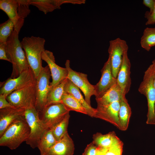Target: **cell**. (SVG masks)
Wrapping results in <instances>:
<instances>
[{"instance_id":"6da1fadb","label":"cell","mask_w":155,"mask_h":155,"mask_svg":"<svg viewBox=\"0 0 155 155\" xmlns=\"http://www.w3.org/2000/svg\"><path fill=\"white\" fill-rule=\"evenodd\" d=\"M19 33L14 30L8 38L6 48L8 57L12 64V71L10 77H17L30 67L26 54L19 39Z\"/></svg>"},{"instance_id":"7a4b0ae2","label":"cell","mask_w":155,"mask_h":155,"mask_svg":"<svg viewBox=\"0 0 155 155\" xmlns=\"http://www.w3.org/2000/svg\"><path fill=\"white\" fill-rule=\"evenodd\" d=\"M30 133V129L24 115L13 122L0 137V146L11 150L16 149L26 141Z\"/></svg>"},{"instance_id":"3957f363","label":"cell","mask_w":155,"mask_h":155,"mask_svg":"<svg viewBox=\"0 0 155 155\" xmlns=\"http://www.w3.org/2000/svg\"><path fill=\"white\" fill-rule=\"evenodd\" d=\"M45 40L39 37L32 36L24 38L21 42L30 67L36 78L41 71L42 55L45 50Z\"/></svg>"},{"instance_id":"277c9868","label":"cell","mask_w":155,"mask_h":155,"mask_svg":"<svg viewBox=\"0 0 155 155\" xmlns=\"http://www.w3.org/2000/svg\"><path fill=\"white\" fill-rule=\"evenodd\" d=\"M155 64L152 61L145 71L143 80L139 87L138 91L146 98L148 106L146 123L155 124V88L154 84Z\"/></svg>"},{"instance_id":"5b68a950","label":"cell","mask_w":155,"mask_h":155,"mask_svg":"<svg viewBox=\"0 0 155 155\" xmlns=\"http://www.w3.org/2000/svg\"><path fill=\"white\" fill-rule=\"evenodd\" d=\"M35 85L36 83L15 91L6 97V99L15 108L26 110L35 107Z\"/></svg>"},{"instance_id":"8992f818","label":"cell","mask_w":155,"mask_h":155,"mask_svg":"<svg viewBox=\"0 0 155 155\" xmlns=\"http://www.w3.org/2000/svg\"><path fill=\"white\" fill-rule=\"evenodd\" d=\"M25 117L30 129V133L26 143L32 148H37L38 143L46 130L35 107L25 110Z\"/></svg>"},{"instance_id":"52a82bcc","label":"cell","mask_w":155,"mask_h":155,"mask_svg":"<svg viewBox=\"0 0 155 155\" xmlns=\"http://www.w3.org/2000/svg\"><path fill=\"white\" fill-rule=\"evenodd\" d=\"M51 76V71L47 65L43 67L36 78L35 108L38 112L46 105L48 94L50 88V80Z\"/></svg>"},{"instance_id":"ba28073f","label":"cell","mask_w":155,"mask_h":155,"mask_svg":"<svg viewBox=\"0 0 155 155\" xmlns=\"http://www.w3.org/2000/svg\"><path fill=\"white\" fill-rule=\"evenodd\" d=\"M69 111L62 103H59L46 105L38 113L44 126L47 129H51L62 120Z\"/></svg>"},{"instance_id":"9c48e42d","label":"cell","mask_w":155,"mask_h":155,"mask_svg":"<svg viewBox=\"0 0 155 155\" xmlns=\"http://www.w3.org/2000/svg\"><path fill=\"white\" fill-rule=\"evenodd\" d=\"M36 80L34 73L30 67L17 77H10L4 82L1 87L0 94H4L6 97L15 91L35 83Z\"/></svg>"},{"instance_id":"30bf717a","label":"cell","mask_w":155,"mask_h":155,"mask_svg":"<svg viewBox=\"0 0 155 155\" xmlns=\"http://www.w3.org/2000/svg\"><path fill=\"white\" fill-rule=\"evenodd\" d=\"M70 63L69 60H67L65 64L68 72L67 78L80 89L84 95L86 101L91 106L90 98L92 96L96 95L94 85L90 83L87 74L73 70L70 67Z\"/></svg>"},{"instance_id":"8fae6325","label":"cell","mask_w":155,"mask_h":155,"mask_svg":"<svg viewBox=\"0 0 155 155\" xmlns=\"http://www.w3.org/2000/svg\"><path fill=\"white\" fill-rule=\"evenodd\" d=\"M128 48L126 41L120 38L109 41L108 57L111 60L112 74L116 78L122 64L123 55L127 52Z\"/></svg>"},{"instance_id":"7c38bea8","label":"cell","mask_w":155,"mask_h":155,"mask_svg":"<svg viewBox=\"0 0 155 155\" xmlns=\"http://www.w3.org/2000/svg\"><path fill=\"white\" fill-rule=\"evenodd\" d=\"M42 58L46 63L51 71L52 80L50 82V88L55 86L67 78L68 72L67 68L61 67L55 63V57L52 52L45 50L42 54Z\"/></svg>"},{"instance_id":"4fadbf2b","label":"cell","mask_w":155,"mask_h":155,"mask_svg":"<svg viewBox=\"0 0 155 155\" xmlns=\"http://www.w3.org/2000/svg\"><path fill=\"white\" fill-rule=\"evenodd\" d=\"M101 76L99 81L94 85L95 98L101 96L117 83V78L112 74L111 60L108 57L101 70Z\"/></svg>"},{"instance_id":"5bb4252c","label":"cell","mask_w":155,"mask_h":155,"mask_svg":"<svg viewBox=\"0 0 155 155\" xmlns=\"http://www.w3.org/2000/svg\"><path fill=\"white\" fill-rule=\"evenodd\" d=\"M120 106V101H116L107 105L97 106L94 117L104 120L119 129V112Z\"/></svg>"},{"instance_id":"9a60e30c","label":"cell","mask_w":155,"mask_h":155,"mask_svg":"<svg viewBox=\"0 0 155 155\" xmlns=\"http://www.w3.org/2000/svg\"><path fill=\"white\" fill-rule=\"evenodd\" d=\"M131 63L127 52H126L123 55L122 64L117 78V83L125 96L129 92L131 86Z\"/></svg>"},{"instance_id":"2e32d148","label":"cell","mask_w":155,"mask_h":155,"mask_svg":"<svg viewBox=\"0 0 155 155\" xmlns=\"http://www.w3.org/2000/svg\"><path fill=\"white\" fill-rule=\"evenodd\" d=\"M86 1L85 0H29L30 5L36 7L45 14L60 9L61 6L64 3L81 4L84 3Z\"/></svg>"},{"instance_id":"e0dca14e","label":"cell","mask_w":155,"mask_h":155,"mask_svg":"<svg viewBox=\"0 0 155 155\" xmlns=\"http://www.w3.org/2000/svg\"><path fill=\"white\" fill-rule=\"evenodd\" d=\"M23 109L7 108L0 109V137L15 121L24 116Z\"/></svg>"},{"instance_id":"ac0fdd59","label":"cell","mask_w":155,"mask_h":155,"mask_svg":"<svg viewBox=\"0 0 155 155\" xmlns=\"http://www.w3.org/2000/svg\"><path fill=\"white\" fill-rule=\"evenodd\" d=\"M74 150L73 142L67 132L44 155H73Z\"/></svg>"},{"instance_id":"d6986e66","label":"cell","mask_w":155,"mask_h":155,"mask_svg":"<svg viewBox=\"0 0 155 155\" xmlns=\"http://www.w3.org/2000/svg\"><path fill=\"white\" fill-rule=\"evenodd\" d=\"M18 0H0V9L7 15L14 25L15 30L19 33L21 28L18 15Z\"/></svg>"},{"instance_id":"ffe728a7","label":"cell","mask_w":155,"mask_h":155,"mask_svg":"<svg viewBox=\"0 0 155 155\" xmlns=\"http://www.w3.org/2000/svg\"><path fill=\"white\" fill-rule=\"evenodd\" d=\"M125 96L117 83L101 96L95 99L97 106L100 107L107 105L115 102L120 101Z\"/></svg>"},{"instance_id":"44dd1931","label":"cell","mask_w":155,"mask_h":155,"mask_svg":"<svg viewBox=\"0 0 155 155\" xmlns=\"http://www.w3.org/2000/svg\"><path fill=\"white\" fill-rule=\"evenodd\" d=\"M64 91L78 100L86 109L87 115L91 117H94L96 109L92 108L87 103L81 93L79 89L67 78L64 85Z\"/></svg>"},{"instance_id":"7402d4cb","label":"cell","mask_w":155,"mask_h":155,"mask_svg":"<svg viewBox=\"0 0 155 155\" xmlns=\"http://www.w3.org/2000/svg\"><path fill=\"white\" fill-rule=\"evenodd\" d=\"M92 138V142L99 148H108L120 140L113 131L105 134L97 133Z\"/></svg>"},{"instance_id":"603a6c76","label":"cell","mask_w":155,"mask_h":155,"mask_svg":"<svg viewBox=\"0 0 155 155\" xmlns=\"http://www.w3.org/2000/svg\"><path fill=\"white\" fill-rule=\"evenodd\" d=\"M120 103L119 112V129L122 131H125L127 129L128 127L131 114V109L125 96L120 100Z\"/></svg>"},{"instance_id":"cb8c5ba5","label":"cell","mask_w":155,"mask_h":155,"mask_svg":"<svg viewBox=\"0 0 155 155\" xmlns=\"http://www.w3.org/2000/svg\"><path fill=\"white\" fill-rule=\"evenodd\" d=\"M57 142L51 129H46L38 144L37 148L39 150L40 155H44Z\"/></svg>"},{"instance_id":"d4e9b609","label":"cell","mask_w":155,"mask_h":155,"mask_svg":"<svg viewBox=\"0 0 155 155\" xmlns=\"http://www.w3.org/2000/svg\"><path fill=\"white\" fill-rule=\"evenodd\" d=\"M61 103L69 111H74L87 115L86 110L81 103L73 96L65 92L61 97Z\"/></svg>"},{"instance_id":"484cf974","label":"cell","mask_w":155,"mask_h":155,"mask_svg":"<svg viewBox=\"0 0 155 155\" xmlns=\"http://www.w3.org/2000/svg\"><path fill=\"white\" fill-rule=\"evenodd\" d=\"M67 78L55 86L50 88L48 93L46 105L61 103V97L64 92V87Z\"/></svg>"},{"instance_id":"4316f807","label":"cell","mask_w":155,"mask_h":155,"mask_svg":"<svg viewBox=\"0 0 155 155\" xmlns=\"http://www.w3.org/2000/svg\"><path fill=\"white\" fill-rule=\"evenodd\" d=\"M141 47L148 51L155 46V27H147L144 30L140 40Z\"/></svg>"},{"instance_id":"83f0119b","label":"cell","mask_w":155,"mask_h":155,"mask_svg":"<svg viewBox=\"0 0 155 155\" xmlns=\"http://www.w3.org/2000/svg\"><path fill=\"white\" fill-rule=\"evenodd\" d=\"M70 115L68 113L60 122L51 129L52 133L57 141L67 132Z\"/></svg>"},{"instance_id":"f1b7e54d","label":"cell","mask_w":155,"mask_h":155,"mask_svg":"<svg viewBox=\"0 0 155 155\" xmlns=\"http://www.w3.org/2000/svg\"><path fill=\"white\" fill-rule=\"evenodd\" d=\"M14 29L13 22L9 19L0 25V44H6L7 40Z\"/></svg>"},{"instance_id":"f546056e","label":"cell","mask_w":155,"mask_h":155,"mask_svg":"<svg viewBox=\"0 0 155 155\" xmlns=\"http://www.w3.org/2000/svg\"><path fill=\"white\" fill-rule=\"evenodd\" d=\"M18 15L19 19L20 26L22 28L24 25L25 18L30 12L29 8V6L30 5L29 0H18Z\"/></svg>"},{"instance_id":"4dcf8cb0","label":"cell","mask_w":155,"mask_h":155,"mask_svg":"<svg viewBox=\"0 0 155 155\" xmlns=\"http://www.w3.org/2000/svg\"><path fill=\"white\" fill-rule=\"evenodd\" d=\"M123 145L120 140L108 148H99V152L101 155H122Z\"/></svg>"},{"instance_id":"1f68e13d","label":"cell","mask_w":155,"mask_h":155,"mask_svg":"<svg viewBox=\"0 0 155 155\" xmlns=\"http://www.w3.org/2000/svg\"><path fill=\"white\" fill-rule=\"evenodd\" d=\"M98 150L99 148L92 142L87 146L82 155H97Z\"/></svg>"},{"instance_id":"d6a6232c","label":"cell","mask_w":155,"mask_h":155,"mask_svg":"<svg viewBox=\"0 0 155 155\" xmlns=\"http://www.w3.org/2000/svg\"><path fill=\"white\" fill-rule=\"evenodd\" d=\"M154 7L153 11L151 13H150L149 11H146L144 17L147 19L146 23V25L154 24H155V0Z\"/></svg>"},{"instance_id":"836d02e7","label":"cell","mask_w":155,"mask_h":155,"mask_svg":"<svg viewBox=\"0 0 155 155\" xmlns=\"http://www.w3.org/2000/svg\"><path fill=\"white\" fill-rule=\"evenodd\" d=\"M6 45V44H0V59L5 60L11 63L8 56Z\"/></svg>"},{"instance_id":"e575fe53","label":"cell","mask_w":155,"mask_h":155,"mask_svg":"<svg viewBox=\"0 0 155 155\" xmlns=\"http://www.w3.org/2000/svg\"><path fill=\"white\" fill-rule=\"evenodd\" d=\"M4 94H0V109L14 107L12 106L6 99Z\"/></svg>"},{"instance_id":"d590c367","label":"cell","mask_w":155,"mask_h":155,"mask_svg":"<svg viewBox=\"0 0 155 155\" xmlns=\"http://www.w3.org/2000/svg\"><path fill=\"white\" fill-rule=\"evenodd\" d=\"M143 4L150 9V13L153 12L154 7V0H143Z\"/></svg>"},{"instance_id":"8d00e7d4","label":"cell","mask_w":155,"mask_h":155,"mask_svg":"<svg viewBox=\"0 0 155 155\" xmlns=\"http://www.w3.org/2000/svg\"><path fill=\"white\" fill-rule=\"evenodd\" d=\"M152 61L153 62H154V63L155 64V59ZM154 87L155 88V69L154 77Z\"/></svg>"},{"instance_id":"74e56055","label":"cell","mask_w":155,"mask_h":155,"mask_svg":"<svg viewBox=\"0 0 155 155\" xmlns=\"http://www.w3.org/2000/svg\"><path fill=\"white\" fill-rule=\"evenodd\" d=\"M97 155H101L99 152V150L98 153Z\"/></svg>"}]
</instances>
